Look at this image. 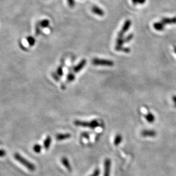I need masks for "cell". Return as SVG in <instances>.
<instances>
[{
	"instance_id": "cell-1",
	"label": "cell",
	"mask_w": 176,
	"mask_h": 176,
	"mask_svg": "<svg viewBox=\"0 0 176 176\" xmlns=\"http://www.w3.org/2000/svg\"><path fill=\"white\" fill-rule=\"evenodd\" d=\"M14 157L17 161H18L19 163H21L22 165H23L25 167H27V169L32 172H34L35 170V165L29 162L27 159L24 158L21 155H20L18 153H15L14 154Z\"/></svg>"
},
{
	"instance_id": "cell-2",
	"label": "cell",
	"mask_w": 176,
	"mask_h": 176,
	"mask_svg": "<svg viewBox=\"0 0 176 176\" xmlns=\"http://www.w3.org/2000/svg\"><path fill=\"white\" fill-rule=\"evenodd\" d=\"M74 123L75 125L78 126H81V127H85V128H89L91 129H95L97 127L99 126V123L96 120H93L90 122H87V121H82L79 120H76Z\"/></svg>"
},
{
	"instance_id": "cell-3",
	"label": "cell",
	"mask_w": 176,
	"mask_h": 176,
	"mask_svg": "<svg viewBox=\"0 0 176 176\" xmlns=\"http://www.w3.org/2000/svg\"><path fill=\"white\" fill-rule=\"evenodd\" d=\"M92 62L93 65L96 66H113L114 62L109 60L100 59V58H94L92 60Z\"/></svg>"
},
{
	"instance_id": "cell-4",
	"label": "cell",
	"mask_w": 176,
	"mask_h": 176,
	"mask_svg": "<svg viewBox=\"0 0 176 176\" xmlns=\"http://www.w3.org/2000/svg\"><path fill=\"white\" fill-rule=\"evenodd\" d=\"M132 22L129 19H127L125 22L123 26L122 27L121 30L118 33V37H123L124 34L129 29L130 27L131 26Z\"/></svg>"
},
{
	"instance_id": "cell-5",
	"label": "cell",
	"mask_w": 176,
	"mask_h": 176,
	"mask_svg": "<svg viewBox=\"0 0 176 176\" xmlns=\"http://www.w3.org/2000/svg\"><path fill=\"white\" fill-rule=\"evenodd\" d=\"M111 167V160L109 159H105L104 162V176H110Z\"/></svg>"
},
{
	"instance_id": "cell-6",
	"label": "cell",
	"mask_w": 176,
	"mask_h": 176,
	"mask_svg": "<svg viewBox=\"0 0 176 176\" xmlns=\"http://www.w3.org/2000/svg\"><path fill=\"white\" fill-rule=\"evenodd\" d=\"M141 135L145 137H154L157 135V133L153 130H144L141 132Z\"/></svg>"
},
{
	"instance_id": "cell-7",
	"label": "cell",
	"mask_w": 176,
	"mask_h": 176,
	"mask_svg": "<svg viewBox=\"0 0 176 176\" xmlns=\"http://www.w3.org/2000/svg\"><path fill=\"white\" fill-rule=\"evenodd\" d=\"M87 64V60L85 59L82 60L74 68L73 71L75 73H78L81 71L86 65Z\"/></svg>"
},
{
	"instance_id": "cell-8",
	"label": "cell",
	"mask_w": 176,
	"mask_h": 176,
	"mask_svg": "<svg viewBox=\"0 0 176 176\" xmlns=\"http://www.w3.org/2000/svg\"><path fill=\"white\" fill-rule=\"evenodd\" d=\"M124 43H125V42H124L123 37H117L115 49L117 51L122 50V49L123 48V44Z\"/></svg>"
},
{
	"instance_id": "cell-9",
	"label": "cell",
	"mask_w": 176,
	"mask_h": 176,
	"mask_svg": "<svg viewBox=\"0 0 176 176\" xmlns=\"http://www.w3.org/2000/svg\"><path fill=\"white\" fill-rule=\"evenodd\" d=\"M61 162L63 165L69 172H71L72 171V167L69 162V161L66 157H62L61 159Z\"/></svg>"
},
{
	"instance_id": "cell-10",
	"label": "cell",
	"mask_w": 176,
	"mask_h": 176,
	"mask_svg": "<svg viewBox=\"0 0 176 176\" xmlns=\"http://www.w3.org/2000/svg\"><path fill=\"white\" fill-rule=\"evenodd\" d=\"M71 134L69 133H66V134H58L56 136V139L57 141H63L65 140L69 139L71 137Z\"/></svg>"
},
{
	"instance_id": "cell-11",
	"label": "cell",
	"mask_w": 176,
	"mask_h": 176,
	"mask_svg": "<svg viewBox=\"0 0 176 176\" xmlns=\"http://www.w3.org/2000/svg\"><path fill=\"white\" fill-rule=\"evenodd\" d=\"M92 11L93 13L96 14L97 16H103L105 14L104 10L102 9H101L100 8H99L98 6H93L92 8Z\"/></svg>"
},
{
	"instance_id": "cell-12",
	"label": "cell",
	"mask_w": 176,
	"mask_h": 176,
	"mask_svg": "<svg viewBox=\"0 0 176 176\" xmlns=\"http://www.w3.org/2000/svg\"><path fill=\"white\" fill-rule=\"evenodd\" d=\"M161 22H162L164 25L165 24H175L176 22V18H164L161 20Z\"/></svg>"
},
{
	"instance_id": "cell-13",
	"label": "cell",
	"mask_w": 176,
	"mask_h": 176,
	"mask_svg": "<svg viewBox=\"0 0 176 176\" xmlns=\"http://www.w3.org/2000/svg\"><path fill=\"white\" fill-rule=\"evenodd\" d=\"M52 142V138L50 136H48L44 142V148L46 150L49 149Z\"/></svg>"
},
{
	"instance_id": "cell-14",
	"label": "cell",
	"mask_w": 176,
	"mask_h": 176,
	"mask_svg": "<svg viewBox=\"0 0 176 176\" xmlns=\"http://www.w3.org/2000/svg\"><path fill=\"white\" fill-rule=\"evenodd\" d=\"M145 118L146 120L149 123H153L155 121V117L153 114L149 113L147 115H145Z\"/></svg>"
},
{
	"instance_id": "cell-15",
	"label": "cell",
	"mask_w": 176,
	"mask_h": 176,
	"mask_svg": "<svg viewBox=\"0 0 176 176\" xmlns=\"http://www.w3.org/2000/svg\"><path fill=\"white\" fill-rule=\"evenodd\" d=\"M153 27L156 30L161 31V30H163L164 29V24L161 22H155L153 25Z\"/></svg>"
},
{
	"instance_id": "cell-16",
	"label": "cell",
	"mask_w": 176,
	"mask_h": 176,
	"mask_svg": "<svg viewBox=\"0 0 176 176\" xmlns=\"http://www.w3.org/2000/svg\"><path fill=\"white\" fill-rule=\"evenodd\" d=\"M123 141V137L121 134H117L115 137V140H114V144L115 146H118L119 145L121 142Z\"/></svg>"
},
{
	"instance_id": "cell-17",
	"label": "cell",
	"mask_w": 176,
	"mask_h": 176,
	"mask_svg": "<svg viewBox=\"0 0 176 176\" xmlns=\"http://www.w3.org/2000/svg\"><path fill=\"white\" fill-rule=\"evenodd\" d=\"M38 24L40 25V26L41 27H43V28H45L49 26L50 24V22L48 19H43L42 21H40L38 22Z\"/></svg>"
},
{
	"instance_id": "cell-18",
	"label": "cell",
	"mask_w": 176,
	"mask_h": 176,
	"mask_svg": "<svg viewBox=\"0 0 176 176\" xmlns=\"http://www.w3.org/2000/svg\"><path fill=\"white\" fill-rule=\"evenodd\" d=\"M27 42L30 46H32L35 45V40L32 36H28L27 38Z\"/></svg>"
},
{
	"instance_id": "cell-19",
	"label": "cell",
	"mask_w": 176,
	"mask_h": 176,
	"mask_svg": "<svg viewBox=\"0 0 176 176\" xmlns=\"http://www.w3.org/2000/svg\"><path fill=\"white\" fill-rule=\"evenodd\" d=\"M33 149L36 153H40L42 149V147L39 144H35V146H33Z\"/></svg>"
},
{
	"instance_id": "cell-20",
	"label": "cell",
	"mask_w": 176,
	"mask_h": 176,
	"mask_svg": "<svg viewBox=\"0 0 176 176\" xmlns=\"http://www.w3.org/2000/svg\"><path fill=\"white\" fill-rule=\"evenodd\" d=\"M40 27H41L40 26L38 22L37 23V24H36L35 27V35L38 36V35H39L41 34V30Z\"/></svg>"
},
{
	"instance_id": "cell-21",
	"label": "cell",
	"mask_w": 176,
	"mask_h": 176,
	"mask_svg": "<svg viewBox=\"0 0 176 176\" xmlns=\"http://www.w3.org/2000/svg\"><path fill=\"white\" fill-rule=\"evenodd\" d=\"M75 78H76L75 75L73 73H69L68 75L67 76V80L69 82L73 81L75 79Z\"/></svg>"
},
{
	"instance_id": "cell-22",
	"label": "cell",
	"mask_w": 176,
	"mask_h": 176,
	"mask_svg": "<svg viewBox=\"0 0 176 176\" xmlns=\"http://www.w3.org/2000/svg\"><path fill=\"white\" fill-rule=\"evenodd\" d=\"M146 0H132V3L134 5H136L137 4H144L146 2Z\"/></svg>"
},
{
	"instance_id": "cell-23",
	"label": "cell",
	"mask_w": 176,
	"mask_h": 176,
	"mask_svg": "<svg viewBox=\"0 0 176 176\" xmlns=\"http://www.w3.org/2000/svg\"><path fill=\"white\" fill-rule=\"evenodd\" d=\"M133 38V34H130L128 35H127L125 38H124V42L125 43H128L131 41Z\"/></svg>"
},
{
	"instance_id": "cell-24",
	"label": "cell",
	"mask_w": 176,
	"mask_h": 176,
	"mask_svg": "<svg viewBox=\"0 0 176 176\" xmlns=\"http://www.w3.org/2000/svg\"><path fill=\"white\" fill-rule=\"evenodd\" d=\"M57 74L60 76V77H62L63 76V69L61 66H59L57 69Z\"/></svg>"
},
{
	"instance_id": "cell-25",
	"label": "cell",
	"mask_w": 176,
	"mask_h": 176,
	"mask_svg": "<svg viewBox=\"0 0 176 176\" xmlns=\"http://www.w3.org/2000/svg\"><path fill=\"white\" fill-rule=\"evenodd\" d=\"M100 174V170L98 168H97L94 170L93 173L90 176H99Z\"/></svg>"
},
{
	"instance_id": "cell-26",
	"label": "cell",
	"mask_w": 176,
	"mask_h": 176,
	"mask_svg": "<svg viewBox=\"0 0 176 176\" xmlns=\"http://www.w3.org/2000/svg\"><path fill=\"white\" fill-rule=\"evenodd\" d=\"M67 1H68V3L70 7H71V8L74 7V6L75 5L74 0H67Z\"/></svg>"
},
{
	"instance_id": "cell-27",
	"label": "cell",
	"mask_w": 176,
	"mask_h": 176,
	"mask_svg": "<svg viewBox=\"0 0 176 176\" xmlns=\"http://www.w3.org/2000/svg\"><path fill=\"white\" fill-rule=\"evenodd\" d=\"M52 76H53L54 79H55L56 81H60V79H59V77H58L59 76H58L57 74L53 73Z\"/></svg>"
},
{
	"instance_id": "cell-28",
	"label": "cell",
	"mask_w": 176,
	"mask_h": 176,
	"mask_svg": "<svg viewBox=\"0 0 176 176\" xmlns=\"http://www.w3.org/2000/svg\"><path fill=\"white\" fill-rule=\"evenodd\" d=\"M6 155L5 150L3 149H0V157H2Z\"/></svg>"
},
{
	"instance_id": "cell-29",
	"label": "cell",
	"mask_w": 176,
	"mask_h": 176,
	"mask_svg": "<svg viewBox=\"0 0 176 176\" xmlns=\"http://www.w3.org/2000/svg\"><path fill=\"white\" fill-rule=\"evenodd\" d=\"M130 49L128 48H123L122 49V51H123V52L125 53H129L130 52Z\"/></svg>"
},
{
	"instance_id": "cell-30",
	"label": "cell",
	"mask_w": 176,
	"mask_h": 176,
	"mask_svg": "<svg viewBox=\"0 0 176 176\" xmlns=\"http://www.w3.org/2000/svg\"><path fill=\"white\" fill-rule=\"evenodd\" d=\"M172 100H173V103H174V105L176 107V96H173Z\"/></svg>"
},
{
	"instance_id": "cell-31",
	"label": "cell",
	"mask_w": 176,
	"mask_h": 176,
	"mask_svg": "<svg viewBox=\"0 0 176 176\" xmlns=\"http://www.w3.org/2000/svg\"><path fill=\"white\" fill-rule=\"evenodd\" d=\"M82 136H83L84 137H87V138H89V135H88V133H83L82 134Z\"/></svg>"
},
{
	"instance_id": "cell-32",
	"label": "cell",
	"mask_w": 176,
	"mask_h": 176,
	"mask_svg": "<svg viewBox=\"0 0 176 176\" xmlns=\"http://www.w3.org/2000/svg\"><path fill=\"white\" fill-rule=\"evenodd\" d=\"M174 52H175L176 54V46H175V47H174Z\"/></svg>"
}]
</instances>
